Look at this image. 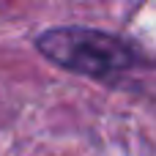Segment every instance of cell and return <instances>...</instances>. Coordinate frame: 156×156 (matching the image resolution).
<instances>
[{
	"label": "cell",
	"mask_w": 156,
	"mask_h": 156,
	"mask_svg": "<svg viewBox=\"0 0 156 156\" xmlns=\"http://www.w3.org/2000/svg\"><path fill=\"white\" fill-rule=\"evenodd\" d=\"M36 49L58 69L107 85L118 82L143 60L140 49L132 41L82 25H63L38 33Z\"/></svg>",
	"instance_id": "cell-1"
}]
</instances>
